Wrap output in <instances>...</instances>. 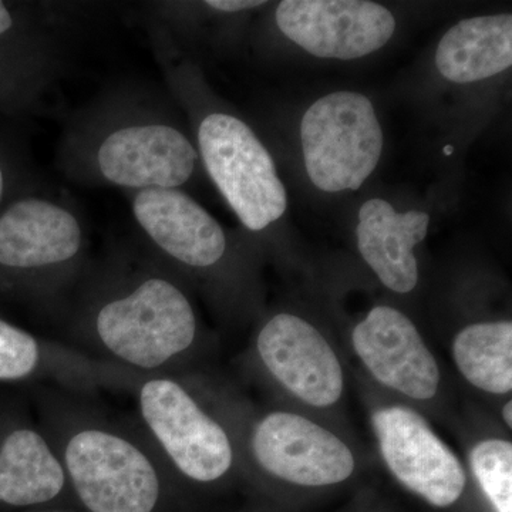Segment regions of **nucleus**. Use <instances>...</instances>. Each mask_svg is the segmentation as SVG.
Returning a JSON list of instances; mask_svg holds the SVG:
<instances>
[{
  "instance_id": "1",
  "label": "nucleus",
  "mask_w": 512,
  "mask_h": 512,
  "mask_svg": "<svg viewBox=\"0 0 512 512\" xmlns=\"http://www.w3.org/2000/svg\"><path fill=\"white\" fill-rule=\"evenodd\" d=\"M96 333L116 359L136 369L156 370L191 348L197 318L177 286L150 278L100 309Z\"/></svg>"
},
{
  "instance_id": "2",
  "label": "nucleus",
  "mask_w": 512,
  "mask_h": 512,
  "mask_svg": "<svg viewBox=\"0 0 512 512\" xmlns=\"http://www.w3.org/2000/svg\"><path fill=\"white\" fill-rule=\"evenodd\" d=\"M301 140L306 173L325 192L359 190L382 157L375 107L359 93H332L315 101L303 116Z\"/></svg>"
},
{
  "instance_id": "3",
  "label": "nucleus",
  "mask_w": 512,
  "mask_h": 512,
  "mask_svg": "<svg viewBox=\"0 0 512 512\" xmlns=\"http://www.w3.org/2000/svg\"><path fill=\"white\" fill-rule=\"evenodd\" d=\"M208 174L249 231H262L288 208L274 160L254 131L237 117L212 113L198 128Z\"/></svg>"
},
{
  "instance_id": "4",
  "label": "nucleus",
  "mask_w": 512,
  "mask_h": 512,
  "mask_svg": "<svg viewBox=\"0 0 512 512\" xmlns=\"http://www.w3.org/2000/svg\"><path fill=\"white\" fill-rule=\"evenodd\" d=\"M62 463L92 512H151L160 498V477L151 458L113 431H77L67 440Z\"/></svg>"
},
{
  "instance_id": "5",
  "label": "nucleus",
  "mask_w": 512,
  "mask_h": 512,
  "mask_svg": "<svg viewBox=\"0 0 512 512\" xmlns=\"http://www.w3.org/2000/svg\"><path fill=\"white\" fill-rule=\"evenodd\" d=\"M140 412L165 456L185 477L208 484L231 470L234 447L227 431L180 383L167 377L147 380L140 389Z\"/></svg>"
},
{
  "instance_id": "6",
  "label": "nucleus",
  "mask_w": 512,
  "mask_h": 512,
  "mask_svg": "<svg viewBox=\"0 0 512 512\" xmlns=\"http://www.w3.org/2000/svg\"><path fill=\"white\" fill-rule=\"evenodd\" d=\"M370 420L384 464L406 490L434 508L463 497V463L419 412L393 404L373 410Z\"/></svg>"
},
{
  "instance_id": "7",
  "label": "nucleus",
  "mask_w": 512,
  "mask_h": 512,
  "mask_svg": "<svg viewBox=\"0 0 512 512\" xmlns=\"http://www.w3.org/2000/svg\"><path fill=\"white\" fill-rule=\"evenodd\" d=\"M251 451L261 470L296 487H332L356 471L355 454L345 441L316 421L285 410L256 421Z\"/></svg>"
},
{
  "instance_id": "8",
  "label": "nucleus",
  "mask_w": 512,
  "mask_h": 512,
  "mask_svg": "<svg viewBox=\"0 0 512 512\" xmlns=\"http://www.w3.org/2000/svg\"><path fill=\"white\" fill-rule=\"evenodd\" d=\"M256 352L285 392L315 409H329L342 400L345 372L329 340L308 320L278 313L256 338Z\"/></svg>"
},
{
  "instance_id": "9",
  "label": "nucleus",
  "mask_w": 512,
  "mask_h": 512,
  "mask_svg": "<svg viewBox=\"0 0 512 512\" xmlns=\"http://www.w3.org/2000/svg\"><path fill=\"white\" fill-rule=\"evenodd\" d=\"M276 25L291 42L320 59L355 60L392 39V12L365 0H284Z\"/></svg>"
},
{
  "instance_id": "10",
  "label": "nucleus",
  "mask_w": 512,
  "mask_h": 512,
  "mask_svg": "<svg viewBox=\"0 0 512 512\" xmlns=\"http://www.w3.org/2000/svg\"><path fill=\"white\" fill-rule=\"evenodd\" d=\"M353 350L370 376L413 402H429L440 390L439 362L416 325L392 306L370 309L352 333Z\"/></svg>"
},
{
  "instance_id": "11",
  "label": "nucleus",
  "mask_w": 512,
  "mask_h": 512,
  "mask_svg": "<svg viewBox=\"0 0 512 512\" xmlns=\"http://www.w3.org/2000/svg\"><path fill=\"white\" fill-rule=\"evenodd\" d=\"M198 153L177 128L138 124L113 131L97 151L101 175L137 190H175L190 180Z\"/></svg>"
},
{
  "instance_id": "12",
  "label": "nucleus",
  "mask_w": 512,
  "mask_h": 512,
  "mask_svg": "<svg viewBox=\"0 0 512 512\" xmlns=\"http://www.w3.org/2000/svg\"><path fill=\"white\" fill-rule=\"evenodd\" d=\"M133 212L148 237L181 264L208 268L225 254L220 222L183 191H138Z\"/></svg>"
},
{
  "instance_id": "13",
  "label": "nucleus",
  "mask_w": 512,
  "mask_h": 512,
  "mask_svg": "<svg viewBox=\"0 0 512 512\" xmlns=\"http://www.w3.org/2000/svg\"><path fill=\"white\" fill-rule=\"evenodd\" d=\"M83 232L72 212L40 198L13 202L0 215V265L37 269L72 261Z\"/></svg>"
},
{
  "instance_id": "14",
  "label": "nucleus",
  "mask_w": 512,
  "mask_h": 512,
  "mask_svg": "<svg viewBox=\"0 0 512 512\" xmlns=\"http://www.w3.org/2000/svg\"><path fill=\"white\" fill-rule=\"evenodd\" d=\"M427 212L399 214L392 204L373 198L359 210L357 248L369 268L387 289L412 292L419 282V264L414 248L427 237Z\"/></svg>"
},
{
  "instance_id": "15",
  "label": "nucleus",
  "mask_w": 512,
  "mask_h": 512,
  "mask_svg": "<svg viewBox=\"0 0 512 512\" xmlns=\"http://www.w3.org/2000/svg\"><path fill=\"white\" fill-rule=\"evenodd\" d=\"M512 16H478L461 20L440 40L436 66L453 83H474L510 69Z\"/></svg>"
},
{
  "instance_id": "16",
  "label": "nucleus",
  "mask_w": 512,
  "mask_h": 512,
  "mask_svg": "<svg viewBox=\"0 0 512 512\" xmlns=\"http://www.w3.org/2000/svg\"><path fill=\"white\" fill-rule=\"evenodd\" d=\"M66 476L62 458L36 430L12 431L0 446V503H46L62 493Z\"/></svg>"
},
{
  "instance_id": "17",
  "label": "nucleus",
  "mask_w": 512,
  "mask_h": 512,
  "mask_svg": "<svg viewBox=\"0 0 512 512\" xmlns=\"http://www.w3.org/2000/svg\"><path fill=\"white\" fill-rule=\"evenodd\" d=\"M451 353L458 372L471 386L498 396L511 393V320L466 326L454 338Z\"/></svg>"
},
{
  "instance_id": "18",
  "label": "nucleus",
  "mask_w": 512,
  "mask_h": 512,
  "mask_svg": "<svg viewBox=\"0 0 512 512\" xmlns=\"http://www.w3.org/2000/svg\"><path fill=\"white\" fill-rule=\"evenodd\" d=\"M470 467L481 493L494 512H512V443L478 441L470 451Z\"/></svg>"
},
{
  "instance_id": "19",
  "label": "nucleus",
  "mask_w": 512,
  "mask_h": 512,
  "mask_svg": "<svg viewBox=\"0 0 512 512\" xmlns=\"http://www.w3.org/2000/svg\"><path fill=\"white\" fill-rule=\"evenodd\" d=\"M39 362L40 346L35 336L0 319V380L25 379Z\"/></svg>"
},
{
  "instance_id": "20",
  "label": "nucleus",
  "mask_w": 512,
  "mask_h": 512,
  "mask_svg": "<svg viewBox=\"0 0 512 512\" xmlns=\"http://www.w3.org/2000/svg\"><path fill=\"white\" fill-rule=\"evenodd\" d=\"M208 8L220 10V12L234 13L241 10L261 8L266 2H256V0H208L205 2Z\"/></svg>"
},
{
  "instance_id": "21",
  "label": "nucleus",
  "mask_w": 512,
  "mask_h": 512,
  "mask_svg": "<svg viewBox=\"0 0 512 512\" xmlns=\"http://www.w3.org/2000/svg\"><path fill=\"white\" fill-rule=\"evenodd\" d=\"M13 26V18L10 15L9 9L6 8L5 3L0 2V35L9 32Z\"/></svg>"
},
{
  "instance_id": "22",
  "label": "nucleus",
  "mask_w": 512,
  "mask_h": 512,
  "mask_svg": "<svg viewBox=\"0 0 512 512\" xmlns=\"http://www.w3.org/2000/svg\"><path fill=\"white\" fill-rule=\"evenodd\" d=\"M501 417H503L505 426H507L508 429H511V427H512V403H511V400H508V402L504 404L503 410H501Z\"/></svg>"
},
{
  "instance_id": "23",
  "label": "nucleus",
  "mask_w": 512,
  "mask_h": 512,
  "mask_svg": "<svg viewBox=\"0 0 512 512\" xmlns=\"http://www.w3.org/2000/svg\"><path fill=\"white\" fill-rule=\"evenodd\" d=\"M3 197V171L2 165H0V201H2Z\"/></svg>"
}]
</instances>
